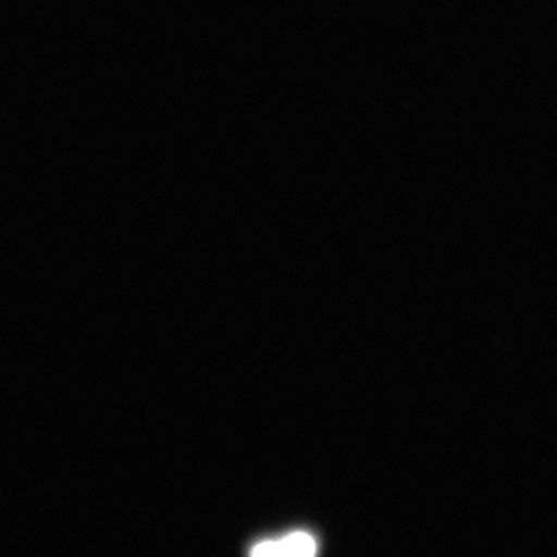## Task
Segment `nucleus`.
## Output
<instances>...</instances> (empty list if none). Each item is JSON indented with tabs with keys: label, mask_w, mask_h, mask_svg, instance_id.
Listing matches in <instances>:
<instances>
[{
	"label": "nucleus",
	"mask_w": 557,
	"mask_h": 557,
	"mask_svg": "<svg viewBox=\"0 0 557 557\" xmlns=\"http://www.w3.org/2000/svg\"><path fill=\"white\" fill-rule=\"evenodd\" d=\"M315 550H318V545H315L314 537L300 532V534H290L282 540L258 543L252 547V556H314Z\"/></svg>",
	"instance_id": "1"
}]
</instances>
